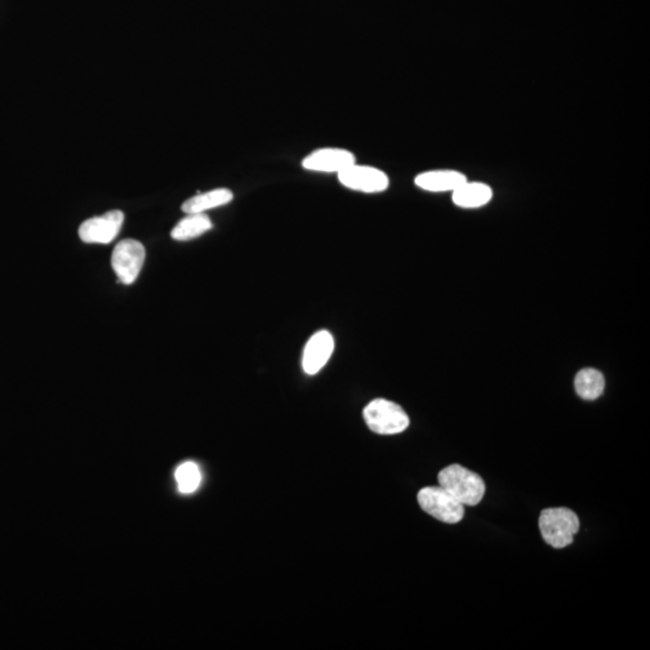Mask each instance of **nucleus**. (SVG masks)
I'll use <instances>...</instances> for the list:
<instances>
[{"mask_svg":"<svg viewBox=\"0 0 650 650\" xmlns=\"http://www.w3.org/2000/svg\"><path fill=\"white\" fill-rule=\"evenodd\" d=\"M438 483L464 506H476L485 497V485L481 476L459 464L443 468L438 474Z\"/></svg>","mask_w":650,"mask_h":650,"instance_id":"obj_1","label":"nucleus"},{"mask_svg":"<svg viewBox=\"0 0 650 650\" xmlns=\"http://www.w3.org/2000/svg\"><path fill=\"white\" fill-rule=\"evenodd\" d=\"M539 526L546 543L561 550L572 544L579 530V518L569 508H547L540 515Z\"/></svg>","mask_w":650,"mask_h":650,"instance_id":"obj_2","label":"nucleus"},{"mask_svg":"<svg viewBox=\"0 0 650 650\" xmlns=\"http://www.w3.org/2000/svg\"><path fill=\"white\" fill-rule=\"evenodd\" d=\"M366 426L372 433L397 435L404 433L410 419L404 409L387 399H375L363 411Z\"/></svg>","mask_w":650,"mask_h":650,"instance_id":"obj_3","label":"nucleus"},{"mask_svg":"<svg viewBox=\"0 0 650 650\" xmlns=\"http://www.w3.org/2000/svg\"><path fill=\"white\" fill-rule=\"evenodd\" d=\"M419 506L428 514L433 515L439 522L447 524H457L463 521L464 504L450 495L441 486H427L419 493Z\"/></svg>","mask_w":650,"mask_h":650,"instance_id":"obj_4","label":"nucleus"},{"mask_svg":"<svg viewBox=\"0 0 650 650\" xmlns=\"http://www.w3.org/2000/svg\"><path fill=\"white\" fill-rule=\"evenodd\" d=\"M146 250L143 243L134 239L122 240L114 249L111 265L118 281L123 285H133L144 267Z\"/></svg>","mask_w":650,"mask_h":650,"instance_id":"obj_5","label":"nucleus"},{"mask_svg":"<svg viewBox=\"0 0 650 650\" xmlns=\"http://www.w3.org/2000/svg\"><path fill=\"white\" fill-rule=\"evenodd\" d=\"M340 184L348 190L365 194H377L390 187V177L375 166L361 165L354 163L344 172L337 174Z\"/></svg>","mask_w":650,"mask_h":650,"instance_id":"obj_6","label":"nucleus"},{"mask_svg":"<svg viewBox=\"0 0 650 650\" xmlns=\"http://www.w3.org/2000/svg\"><path fill=\"white\" fill-rule=\"evenodd\" d=\"M125 213L119 210H112L103 216L89 218L80 225V239L86 243H103L108 245L114 241L121 231Z\"/></svg>","mask_w":650,"mask_h":650,"instance_id":"obj_7","label":"nucleus"},{"mask_svg":"<svg viewBox=\"0 0 650 650\" xmlns=\"http://www.w3.org/2000/svg\"><path fill=\"white\" fill-rule=\"evenodd\" d=\"M354 163V154L346 148L325 147L307 155L301 162V165L308 172L340 174Z\"/></svg>","mask_w":650,"mask_h":650,"instance_id":"obj_8","label":"nucleus"},{"mask_svg":"<svg viewBox=\"0 0 650 650\" xmlns=\"http://www.w3.org/2000/svg\"><path fill=\"white\" fill-rule=\"evenodd\" d=\"M334 350H335V340L332 333L328 330H319L315 333L304 348L303 361H301L304 372L310 376L317 375L328 364Z\"/></svg>","mask_w":650,"mask_h":650,"instance_id":"obj_9","label":"nucleus"},{"mask_svg":"<svg viewBox=\"0 0 650 650\" xmlns=\"http://www.w3.org/2000/svg\"><path fill=\"white\" fill-rule=\"evenodd\" d=\"M467 177L457 170H431L419 174L415 179L416 186L431 193L454 192L466 183Z\"/></svg>","mask_w":650,"mask_h":650,"instance_id":"obj_10","label":"nucleus"},{"mask_svg":"<svg viewBox=\"0 0 650 650\" xmlns=\"http://www.w3.org/2000/svg\"><path fill=\"white\" fill-rule=\"evenodd\" d=\"M493 199V190L482 183H464L452 192L454 205L461 209H478L489 204Z\"/></svg>","mask_w":650,"mask_h":650,"instance_id":"obj_11","label":"nucleus"},{"mask_svg":"<svg viewBox=\"0 0 650 650\" xmlns=\"http://www.w3.org/2000/svg\"><path fill=\"white\" fill-rule=\"evenodd\" d=\"M232 199H234V193L231 190H228V188H216V190L187 199L183 204V212L186 215H190V213H205L209 210L231 204Z\"/></svg>","mask_w":650,"mask_h":650,"instance_id":"obj_12","label":"nucleus"},{"mask_svg":"<svg viewBox=\"0 0 650 650\" xmlns=\"http://www.w3.org/2000/svg\"><path fill=\"white\" fill-rule=\"evenodd\" d=\"M212 229V221L205 213H190L174 227L172 238L176 241H190Z\"/></svg>","mask_w":650,"mask_h":650,"instance_id":"obj_13","label":"nucleus"},{"mask_svg":"<svg viewBox=\"0 0 650 650\" xmlns=\"http://www.w3.org/2000/svg\"><path fill=\"white\" fill-rule=\"evenodd\" d=\"M605 386V377L597 369H583L576 375V393L583 400H597L604 393Z\"/></svg>","mask_w":650,"mask_h":650,"instance_id":"obj_14","label":"nucleus"},{"mask_svg":"<svg viewBox=\"0 0 650 650\" xmlns=\"http://www.w3.org/2000/svg\"><path fill=\"white\" fill-rule=\"evenodd\" d=\"M175 478L181 493H194L202 483L201 468L193 461H186L177 467Z\"/></svg>","mask_w":650,"mask_h":650,"instance_id":"obj_15","label":"nucleus"}]
</instances>
